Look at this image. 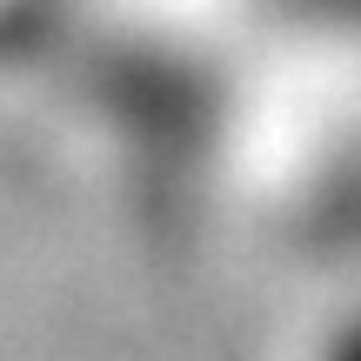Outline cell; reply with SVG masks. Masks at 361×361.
Listing matches in <instances>:
<instances>
[{"mask_svg": "<svg viewBox=\"0 0 361 361\" xmlns=\"http://www.w3.org/2000/svg\"><path fill=\"white\" fill-rule=\"evenodd\" d=\"M328 361H361V328H348V335L335 341V355H328Z\"/></svg>", "mask_w": 361, "mask_h": 361, "instance_id": "1", "label": "cell"}]
</instances>
